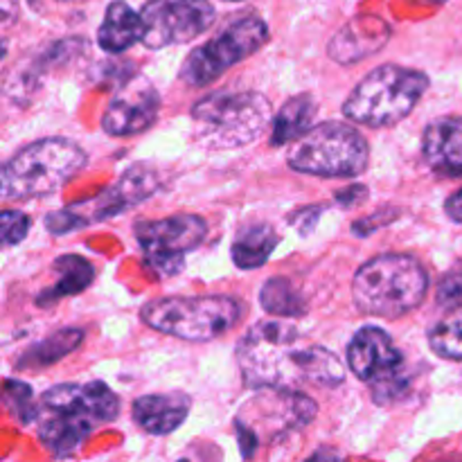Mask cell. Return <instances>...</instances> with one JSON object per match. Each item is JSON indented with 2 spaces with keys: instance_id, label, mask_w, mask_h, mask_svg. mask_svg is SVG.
<instances>
[{
  "instance_id": "25",
  "label": "cell",
  "mask_w": 462,
  "mask_h": 462,
  "mask_svg": "<svg viewBox=\"0 0 462 462\" xmlns=\"http://www.w3.org/2000/svg\"><path fill=\"white\" fill-rule=\"evenodd\" d=\"M429 347L440 359L462 361V307L451 310L429 329Z\"/></svg>"
},
{
  "instance_id": "15",
  "label": "cell",
  "mask_w": 462,
  "mask_h": 462,
  "mask_svg": "<svg viewBox=\"0 0 462 462\" xmlns=\"http://www.w3.org/2000/svg\"><path fill=\"white\" fill-rule=\"evenodd\" d=\"M161 113V95L144 77H129L117 88L102 116L104 134L113 138H129L152 129Z\"/></svg>"
},
{
  "instance_id": "18",
  "label": "cell",
  "mask_w": 462,
  "mask_h": 462,
  "mask_svg": "<svg viewBox=\"0 0 462 462\" xmlns=\"http://www.w3.org/2000/svg\"><path fill=\"white\" fill-rule=\"evenodd\" d=\"M424 162L440 176H462V117L433 120L422 135Z\"/></svg>"
},
{
  "instance_id": "11",
  "label": "cell",
  "mask_w": 462,
  "mask_h": 462,
  "mask_svg": "<svg viewBox=\"0 0 462 462\" xmlns=\"http://www.w3.org/2000/svg\"><path fill=\"white\" fill-rule=\"evenodd\" d=\"M271 30L260 16H244L226 27L219 36L206 41L185 57L179 79L189 88L208 86L237 63L260 52L269 41Z\"/></svg>"
},
{
  "instance_id": "3",
  "label": "cell",
  "mask_w": 462,
  "mask_h": 462,
  "mask_svg": "<svg viewBox=\"0 0 462 462\" xmlns=\"http://www.w3.org/2000/svg\"><path fill=\"white\" fill-rule=\"evenodd\" d=\"M429 293V273L409 253H383L365 262L352 280V300L365 316L395 320L411 314Z\"/></svg>"
},
{
  "instance_id": "1",
  "label": "cell",
  "mask_w": 462,
  "mask_h": 462,
  "mask_svg": "<svg viewBox=\"0 0 462 462\" xmlns=\"http://www.w3.org/2000/svg\"><path fill=\"white\" fill-rule=\"evenodd\" d=\"M244 383L257 388H337L346 382L343 361L329 347L305 343L287 319L260 320L235 347Z\"/></svg>"
},
{
  "instance_id": "24",
  "label": "cell",
  "mask_w": 462,
  "mask_h": 462,
  "mask_svg": "<svg viewBox=\"0 0 462 462\" xmlns=\"http://www.w3.org/2000/svg\"><path fill=\"white\" fill-rule=\"evenodd\" d=\"M260 305L278 319H300L307 314V300L287 278L266 280L260 289Z\"/></svg>"
},
{
  "instance_id": "13",
  "label": "cell",
  "mask_w": 462,
  "mask_h": 462,
  "mask_svg": "<svg viewBox=\"0 0 462 462\" xmlns=\"http://www.w3.org/2000/svg\"><path fill=\"white\" fill-rule=\"evenodd\" d=\"M147 269L158 278H174L183 271L185 257L208 237V224L199 215H171L165 219H140L134 224Z\"/></svg>"
},
{
  "instance_id": "12",
  "label": "cell",
  "mask_w": 462,
  "mask_h": 462,
  "mask_svg": "<svg viewBox=\"0 0 462 462\" xmlns=\"http://www.w3.org/2000/svg\"><path fill=\"white\" fill-rule=\"evenodd\" d=\"M158 189H161L158 171L144 165H134L111 188L102 189L97 197L84 199V201L72 203V206H66L63 210L45 217V228L52 235H68L90 224L113 219L129 208L147 201Z\"/></svg>"
},
{
  "instance_id": "30",
  "label": "cell",
  "mask_w": 462,
  "mask_h": 462,
  "mask_svg": "<svg viewBox=\"0 0 462 462\" xmlns=\"http://www.w3.org/2000/svg\"><path fill=\"white\" fill-rule=\"evenodd\" d=\"M365 199H368V188H365V185H352V188L341 189V192L337 194V203L343 208L361 206Z\"/></svg>"
},
{
  "instance_id": "27",
  "label": "cell",
  "mask_w": 462,
  "mask_h": 462,
  "mask_svg": "<svg viewBox=\"0 0 462 462\" xmlns=\"http://www.w3.org/2000/svg\"><path fill=\"white\" fill-rule=\"evenodd\" d=\"M32 221L21 210H3L0 215V239L3 246H16L30 235Z\"/></svg>"
},
{
  "instance_id": "22",
  "label": "cell",
  "mask_w": 462,
  "mask_h": 462,
  "mask_svg": "<svg viewBox=\"0 0 462 462\" xmlns=\"http://www.w3.org/2000/svg\"><path fill=\"white\" fill-rule=\"evenodd\" d=\"M84 343V329L79 328H63L59 332L50 334L43 341H36L34 346L23 352L21 359L16 361V370H43L48 365L57 364L63 356L72 355L77 347Z\"/></svg>"
},
{
  "instance_id": "2",
  "label": "cell",
  "mask_w": 462,
  "mask_h": 462,
  "mask_svg": "<svg viewBox=\"0 0 462 462\" xmlns=\"http://www.w3.org/2000/svg\"><path fill=\"white\" fill-rule=\"evenodd\" d=\"M120 418V397L108 383H57L39 400L36 433L54 458L72 456L93 433Z\"/></svg>"
},
{
  "instance_id": "32",
  "label": "cell",
  "mask_w": 462,
  "mask_h": 462,
  "mask_svg": "<svg viewBox=\"0 0 462 462\" xmlns=\"http://www.w3.org/2000/svg\"><path fill=\"white\" fill-rule=\"evenodd\" d=\"M424 3H438V5H440V3H449V0H424Z\"/></svg>"
},
{
  "instance_id": "8",
  "label": "cell",
  "mask_w": 462,
  "mask_h": 462,
  "mask_svg": "<svg viewBox=\"0 0 462 462\" xmlns=\"http://www.w3.org/2000/svg\"><path fill=\"white\" fill-rule=\"evenodd\" d=\"M242 316L244 305L239 298L226 293L156 298L140 310V319L147 328L192 343L224 337L242 320Z\"/></svg>"
},
{
  "instance_id": "19",
  "label": "cell",
  "mask_w": 462,
  "mask_h": 462,
  "mask_svg": "<svg viewBox=\"0 0 462 462\" xmlns=\"http://www.w3.org/2000/svg\"><path fill=\"white\" fill-rule=\"evenodd\" d=\"M143 14L135 12L125 0H113L104 12V21L97 30V43L104 52L120 54L134 43H143Z\"/></svg>"
},
{
  "instance_id": "9",
  "label": "cell",
  "mask_w": 462,
  "mask_h": 462,
  "mask_svg": "<svg viewBox=\"0 0 462 462\" xmlns=\"http://www.w3.org/2000/svg\"><path fill=\"white\" fill-rule=\"evenodd\" d=\"M287 162L300 174L356 179L370 165V144L347 122H320L293 140Z\"/></svg>"
},
{
  "instance_id": "4",
  "label": "cell",
  "mask_w": 462,
  "mask_h": 462,
  "mask_svg": "<svg viewBox=\"0 0 462 462\" xmlns=\"http://www.w3.org/2000/svg\"><path fill=\"white\" fill-rule=\"evenodd\" d=\"M189 117L201 147L226 152L255 143L273 125V106L257 90H217L199 99Z\"/></svg>"
},
{
  "instance_id": "5",
  "label": "cell",
  "mask_w": 462,
  "mask_h": 462,
  "mask_svg": "<svg viewBox=\"0 0 462 462\" xmlns=\"http://www.w3.org/2000/svg\"><path fill=\"white\" fill-rule=\"evenodd\" d=\"M88 156L68 138H41L18 149L0 170L3 201L43 199L70 183L86 167Z\"/></svg>"
},
{
  "instance_id": "20",
  "label": "cell",
  "mask_w": 462,
  "mask_h": 462,
  "mask_svg": "<svg viewBox=\"0 0 462 462\" xmlns=\"http://www.w3.org/2000/svg\"><path fill=\"white\" fill-rule=\"evenodd\" d=\"M52 271L57 273V282L36 296V305L48 307L61 298L77 296L86 291L95 280V266L81 255H61L52 262Z\"/></svg>"
},
{
  "instance_id": "28",
  "label": "cell",
  "mask_w": 462,
  "mask_h": 462,
  "mask_svg": "<svg viewBox=\"0 0 462 462\" xmlns=\"http://www.w3.org/2000/svg\"><path fill=\"white\" fill-rule=\"evenodd\" d=\"M395 217H397L395 210H382V212H377V215L368 217V219L355 221V226H352V233H355L356 237H368V235L374 233L379 226L388 224V221H393Z\"/></svg>"
},
{
  "instance_id": "14",
  "label": "cell",
  "mask_w": 462,
  "mask_h": 462,
  "mask_svg": "<svg viewBox=\"0 0 462 462\" xmlns=\"http://www.w3.org/2000/svg\"><path fill=\"white\" fill-rule=\"evenodd\" d=\"M143 14V45L149 50L192 43L210 30L217 12L210 0H149Z\"/></svg>"
},
{
  "instance_id": "33",
  "label": "cell",
  "mask_w": 462,
  "mask_h": 462,
  "mask_svg": "<svg viewBox=\"0 0 462 462\" xmlns=\"http://www.w3.org/2000/svg\"><path fill=\"white\" fill-rule=\"evenodd\" d=\"M59 3H77V0H59Z\"/></svg>"
},
{
  "instance_id": "6",
  "label": "cell",
  "mask_w": 462,
  "mask_h": 462,
  "mask_svg": "<svg viewBox=\"0 0 462 462\" xmlns=\"http://www.w3.org/2000/svg\"><path fill=\"white\" fill-rule=\"evenodd\" d=\"M429 75L386 63L370 70L343 102V116L368 129H386L409 117L429 90Z\"/></svg>"
},
{
  "instance_id": "29",
  "label": "cell",
  "mask_w": 462,
  "mask_h": 462,
  "mask_svg": "<svg viewBox=\"0 0 462 462\" xmlns=\"http://www.w3.org/2000/svg\"><path fill=\"white\" fill-rule=\"evenodd\" d=\"M320 210H323V208H320V206L300 208V210H298L296 215H293L289 221H291V224L296 226L298 230H300V235H307V233H311V230L316 228V224H319Z\"/></svg>"
},
{
  "instance_id": "35",
  "label": "cell",
  "mask_w": 462,
  "mask_h": 462,
  "mask_svg": "<svg viewBox=\"0 0 462 462\" xmlns=\"http://www.w3.org/2000/svg\"><path fill=\"white\" fill-rule=\"evenodd\" d=\"M458 269H460V271H462V264H458Z\"/></svg>"
},
{
  "instance_id": "21",
  "label": "cell",
  "mask_w": 462,
  "mask_h": 462,
  "mask_svg": "<svg viewBox=\"0 0 462 462\" xmlns=\"http://www.w3.org/2000/svg\"><path fill=\"white\" fill-rule=\"evenodd\" d=\"M280 244V235L271 224H251L244 226L233 239L230 246V257L235 266L242 271L260 269L269 262L273 251Z\"/></svg>"
},
{
  "instance_id": "31",
  "label": "cell",
  "mask_w": 462,
  "mask_h": 462,
  "mask_svg": "<svg viewBox=\"0 0 462 462\" xmlns=\"http://www.w3.org/2000/svg\"><path fill=\"white\" fill-rule=\"evenodd\" d=\"M445 212H447V217L454 221V224L462 226V188L458 189V192H454L449 199H447Z\"/></svg>"
},
{
  "instance_id": "10",
  "label": "cell",
  "mask_w": 462,
  "mask_h": 462,
  "mask_svg": "<svg viewBox=\"0 0 462 462\" xmlns=\"http://www.w3.org/2000/svg\"><path fill=\"white\" fill-rule=\"evenodd\" d=\"M347 368L370 386L377 406H393L411 393V373L391 334L377 325H364L347 343Z\"/></svg>"
},
{
  "instance_id": "26",
  "label": "cell",
  "mask_w": 462,
  "mask_h": 462,
  "mask_svg": "<svg viewBox=\"0 0 462 462\" xmlns=\"http://www.w3.org/2000/svg\"><path fill=\"white\" fill-rule=\"evenodd\" d=\"M3 404L7 413L23 427H30L39 418V402H36L34 391L30 383L18 382V379H7L3 391Z\"/></svg>"
},
{
  "instance_id": "34",
  "label": "cell",
  "mask_w": 462,
  "mask_h": 462,
  "mask_svg": "<svg viewBox=\"0 0 462 462\" xmlns=\"http://www.w3.org/2000/svg\"><path fill=\"white\" fill-rule=\"evenodd\" d=\"M226 3H242V0H226Z\"/></svg>"
},
{
  "instance_id": "7",
  "label": "cell",
  "mask_w": 462,
  "mask_h": 462,
  "mask_svg": "<svg viewBox=\"0 0 462 462\" xmlns=\"http://www.w3.org/2000/svg\"><path fill=\"white\" fill-rule=\"evenodd\" d=\"M319 404L298 388H257L235 415V436L244 458H253L262 445H273L310 427Z\"/></svg>"
},
{
  "instance_id": "23",
  "label": "cell",
  "mask_w": 462,
  "mask_h": 462,
  "mask_svg": "<svg viewBox=\"0 0 462 462\" xmlns=\"http://www.w3.org/2000/svg\"><path fill=\"white\" fill-rule=\"evenodd\" d=\"M316 116V102L311 95L302 93L296 97L287 99L284 106L273 116V126H271V144L282 147V144L293 143L300 138L305 131L311 129V122Z\"/></svg>"
},
{
  "instance_id": "16",
  "label": "cell",
  "mask_w": 462,
  "mask_h": 462,
  "mask_svg": "<svg viewBox=\"0 0 462 462\" xmlns=\"http://www.w3.org/2000/svg\"><path fill=\"white\" fill-rule=\"evenodd\" d=\"M192 397L185 391L152 393L131 404V420L149 436H170L188 420Z\"/></svg>"
},
{
  "instance_id": "17",
  "label": "cell",
  "mask_w": 462,
  "mask_h": 462,
  "mask_svg": "<svg viewBox=\"0 0 462 462\" xmlns=\"http://www.w3.org/2000/svg\"><path fill=\"white\" fill-rule=\"evenodd\" d=\"M388 39H391V27L386 21L377 16H356L329 41L328 52L334 61L350 66V63L379 52Z\"/></svg>"
}]
</instances>
